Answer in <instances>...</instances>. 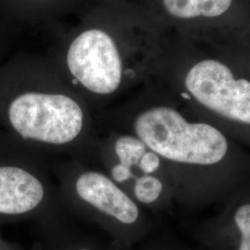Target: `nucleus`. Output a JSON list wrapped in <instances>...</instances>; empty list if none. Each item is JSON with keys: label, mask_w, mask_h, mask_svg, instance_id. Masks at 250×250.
Here are the masks:
<instances>
[{"label": "nucleus", "mask_w": 250, "mask_h": 250, "mask_svg": "<svg viewBox=\"0 0 250 250\" xmlns=\"http://www.w3.org/2000/svg\"><path fill=\"white\" fill-rule=\"evenodd\" d=\"M95 119L106 130L134 134L160 156L183 208L223 206L250 187V153L243 145L169 103L113 105Z\"/></svg>", "instance_id": "obj_1"}, {"label": "nucleus", "mask_w": 250, "mask_h": 250, "mask_svg": "<svg viewBox=\"0 0 250 250\" xmlns=\"http://www.w3.org/2000/svg\"><path fill=\"white\" fill-rule=\"evenodd\" d=\"M0 107L34 151L99 166L95 114L45 56L16 52L0 65Z\"/></svg>", "instance_id": "obj_2"}, {"label": "nucleus", "mask_w": 250, "mask_h": 250, "mask_svg": "<svg viewBox=\"0 0 250 250\" xmlns=\"http://www.w3.org/2000/svg\"><path fill=\"white\" fill-rule=\"evenodd\" d=\"M80 14L45 57L96 115L116 104L138 71L130 64L120 0H90Z\"/></svg>", "instance_id": "obj_3"}, {"label": "nucleus", "mask_w": 250, "mask_h": 250, "mask_svg": "<svg viewBox=\"0 0 250 250\" xmlns=\"http://www.w3.org/2000/svg\"><path fill=\"white\" fill-rule=\"evenodd\" d=\"M67 211L97 226L110 250H134L159 227L105 170L78 160L50 162Z\"/></svg>", "instance_id": "obj_4"}, {"label": "nucleus", "mask_w": 250, "mask_h": 250, "mask_svg": "<svg viewBox=\"0 0 250 250\" xmlns=\"http://www.w3.org/2000/svg\"><path fill=\"white\" fill-rule=\"evenodd\" d=\"M179 96L194 99L222 122L223 132L250 147V80L235 78L224 63L205 60L189 69Z\"/></svg>", "instance_id": "obj_5"}, {"label": "nucleus", "mask_w": 250, "mask_h": 250, "mask_svg": "<svg viewBox=\"0 0 250 250\" xmlns=\"http://www.w3.org/2000/svg\"><path fill=\"white\" fill-rule=\"evenodd\" d=\"M50 162L37 156L24 164H0V215L39 222L69 213L51 177Z\"/></svg>", "instance_id": "obj_6"}, {"label": "nucleus", "mask_w": 250, "mask_h": 250, "mask_svg": "<svg viewBox=\"0 0 250 250\" xmlns=\"http://www.w3.org/2000/svg\"><path fill=\"white\" fill-rule=\"evenodd\" d=\"M222 208L195 231L201 250H250V187Z\"/></svg>", "instance_id": "obj_7"}, {"label": "nucleus", "mask_w": 250, "mask_h": 250, "mask_svg": "<svg viewBox=\"0 0 250 250\" xmlns=\"http://www.w3.org/2000/svg\"><path fill=\"white\" fill-rule=\"evenodd\" d=\"M90 0H0L2 20L9 25H37L81 12Z\"/></svg>", "instance_id": "obj_8"}, {"label": "nucleus", "mask_w": 250, "mask_h": 250, "mask_svg": "<svg viewBox=\"0 0 250 250\" xmlns=\"http://www.w3.org/2000/svg\"><path fill=\"white\" fill-rule=\"evenodd\" d=\"M38 224V250H110L96 236L74 224L69 213L54 215Z\"/></svg>", "instance_id": "obj_9"}, {"label": "nucleus", "mask_w": 250, "mask_h": 250, "mask_svg": "<svg viewBox=\"0 0 250 250\" xmlns=\"http://www.w3.org/2000/svg\"><path fill=\"white\" fill-rule=\"evenodd\" d=\"M232 0H161L166 12L177 19L216 17L230 8Z\"/></svg>", "instance_id": "obj_10"}, {"label": "nucleus", "mask_w": 250, "mask_h": 250, "mask_svg": "<svg viewBox=\"0 0 250 250\" xmlns=\"http://www.w3.org/2000/svg\"><path fill=\"white\" fill-rule=\"evenodd\" d=\"M135 250H198L166 229L158 227Z\"/></svg>", "instance_id": "obj_11"}, {"label": "nucleus", "mask_w": 250, "mask_h": 250, "mask_svg": "<svg viewBox=\"0 0 250 250\" xmlns=\"http://www.w3.org/2000/svg\"><path fill=\"white\" fill-rule=\"evenodd\" d=\"M10 48V27L0 20V62L9 53Z\"/></svg>", "instance_id": "obj_12"}, {"label": "nucleus", "mask_w": 250, "mask_h": 250, "mask_svg": "<svg viewBox=\"0 0 250 250\" xmlns=\"http://www.w3.org/2000/svg\"><path fill=\"white\" fill-rule=\"evenodd\" d=\"M35 250H38V249H37V247L36 246V248H35Z\"/></svg>", "instance_id": "obj_13"}]
</instances>
